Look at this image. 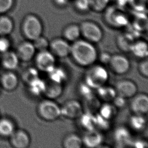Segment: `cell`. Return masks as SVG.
Instances as JSON below:
<instances>
[{"label": "cell", "instance_id": "cell-27", "mask_svg": "<svg viewBox=\"0 0 148 148\" xmlns=\"http://www.w3.org/2000/svg\"><path fill=\"white\" fill-rule=\"evenodd\" d=\"M136 40L128 32L121 34L117 37V44L118 48L123 52H130L132 45Z\"/></svg>", "mask_w": 148, "mask_h": 148}, {"label": "cell", "instance_id": "cell-25", "mask_svg": "<svg viewBox=\"0 0 148 148\" xmlns=\"http://www.w3.org/2000/svg\"><path fill=\"white\" fill-rule=\"evenodd\" d=\"M50 81L63 84L67 79L66 71L62 67L56 65L51 70L47 72Z\"/></svg>", "mask_w": 148, "mask_h": 148}, {"label": "cell", "instance_id": "cell-47", "mask_svg": "<svg viewBox=\"0 0 148 148\" xmlns=\"http://www.w3.org/2000/svg\"><path fill=\"white\" fill-rule=\"evenodd\" d=\"M117 7L119 8H123L128 6L130 0H115Z\"/></svg>", "mask_w": 148, "mask_h": 148}, {"label": "cell", "instance_id": "cell-17", "mask_svg": "<svg viewBox=\"0 0 148 148\" xmlns=\"http://www.w3.org/2000/svg\"><path fill=\"white\" fill-rule=\"evenodd\" d=\"M78 119L80 127L86 132L97 130L96 115L94 113L88 111L84 112Z\"/></svg>", "mask_w": 148, "mask_h": 148}, {"label": "cell", "instance_id": "cell-8", "mask_svg": "<svg viewBox=\"0 0 148 148\" xmlns=\"http://www.w3.org/2000/svg\"><path fill=\"white\" fill-rule=\"evenodd\" d=\"M35 62L38 70L47 73L56 65L55 56L48 50L40 51L36 56Z\"/></svg>", "mask_w": 148, "mask_h": 148}, {"label": "cell", "instance_id": "cell-32", "mask_svg": "<svg viewBox=\"0 0 148 148\" xmlns=\"http://www.w3.org/2000/svg\"><path fill=\"white\" fill-rule=\"evenodd\" d=\"M15 131V125L13 122L8 118L0 119V136H10Z\"/></svg>", "mask_w": 148, "mask_h": 148}, {"label": "cell", "instance_id": "cell-10", "mask_svg": "<svg viewBox=\"0 0 148 148\" xmlns=\"http://www.w3.org/2000/svg\"><path fill=\"white\" fill-rule=\"evenodd\" d=\"M51 52L55 57L65 58L71 52V45L64 38H55L50 42Z\"/></svg>", "mask_w": 148, "mask_h": 148}, {"label": "cell", "instance_id": "cell-36", "mask_svg": "<svg viewBox=\"0 0 148 148\" xmlns=\"http://www.w3.org/2000/svg\"><path fill=\"white\" fill-rule=\"evenodd\" d=\"M110 0H90V9L97 12L104 11L108 7Z\"/></svg>", "mask_w": 148, "mask_h": 148}, {"label": "cell", "instance_id": "cell-46", "mask_svg": "<svg viewBox=\"0 0 148 148\" xmlns=\"http://www.w3.org/2000/svg\"><path fill=\"white\" fill-rule=\"evenodd\" d=\"M131 146L134 147L135 148H147L148 147V143L143 140H132Z\"/></svg>", "mask_w": 148, "mask_h": 148}, {"label": "cell", "instance_id": "cell-42", "mask_svg": "<svg viewBox=\"0 0 148 148\" xmlns=\"http://www.w3.org/2000/svg\"><path fill=\"white\" fill-rule=\"evenodd\" d=\"M138 71L142 76L147 78L148 76V61L147 58L144 59L139 63Z\"/></svg>", "mask_w": 148, "mask_h": 148}, {"label": "cell", "instance_id": "cell-14", "mask_svg": "<svg viewBox=\"0 0 148 148\" xmlns=\"http://www.w3.org/2000/svg\"><path fill=\"white\" fill-rule=\"evenodd\" d=\"M10 143L14 148H26L30 145V137L24 130H15L10 136Z\"/></svg>", "mask_w": 148, "mask_h": 148}, {"label": "cell", "instance_id": "cell-11", "mask_svg": "<svg viewBox=\"0 0 148 148\" xmlns=\"http://www.w3.org/2000/svg\"><path fill=\"white\" fill-rule=\"evenodd\" d=\"M115 90L117 95L125 98H132L136 94L138 87L132 80L122 79L118 81L115 85Z\"/></svg>", "mask_w": 148, "mask_h": 148}, {"label": "cell", "instance_id": "cell-7", "mask_svg": "<svg viewBox=\"0 0 148 148\" xmlns=\"http://www.w3.org/2000/svg\"><path fill=\"white\" fill-rule=\"evenodd\" d=\"M60 108L61 116L71 120L78 119L84 112L83 105L75 100L67 101Z\"/></svg>", "mask_w": 148, "mask_h": 148}, {"label": "cell", "instance_id": "cell-33", "mask_svg": "<svg viewBox=\"0 0 148 148\" xmlns=\"http://www.w3.org/2000/svg\"><path fill=\"white\" fill-rule=\"evenodd\" d=\"M78 92L84 100H88L96 96L94 89L92 88L84 82L80 83L78 86Z\"/></svg>", "mask_w": 148, "mask_h": 148}, {"label": "cell", "instance_id": "cell-15", "mask_svg": "<svg viewBox=\"0 0 148 148\" xmlns=\"http://www.w3.org/2000/svg\"><path fill=\"white\" fill-rule=\"evenodd\" d=\"M36 49L32 42L25 41L21 42L17 49L16 54L19 59L28 62L32 59L35 55Z\"/></svg>", "mask_w": 148, "mask_h": 148}, {"label": "cell", "instance_id": "cell-13", "mask_svg": "<svg viewBox=\"0 0 148 148\" xmlns=\"http://www.w3.org/2000/svg\"><path fill=\"white\" fill-rule=\"evenodd\" d=\"M82 140L83 145L86 147L97 148L103 144L104 136L100 130H94L86 132Z\"/></svg>", "mask_w": 148, "mask_h": 148}, {"label": "cell", "instance_id": "cell-21", "mask_svg": "<svg viewBox=\"0 0 148 148\" xmlns=\"http://www.w3.org/2000/svg\"><path fill=\"white\" fill-rule=\"evenodd\" d=\"M1 84L3 88L7 90H14L18 84L17 76L13 72H5L2 75L1 78Z\"/></svg>", "mask_w": 148, "mask_h": 148}, {"label": "cell", "instance_id": "cell-3", "mask_svg": "<svg viewBox=\"0 0 148 148\" xmlns=\"http://www.w3.org/2000/svg\"><path fill=\"white\" fill-rule=\"evenodd\" d=\"M22 31L26 38L33 41L42 35V22L36 15L28 14L24 18L22 22Z\"/></svg>", "mask_w": 148, "mask_h": 148}, {"label": "cell", "instance_id": "cell-30", "mask_svg": "<svg viewBox=\"0 0 148 148\" xmlns=\"http://www.w3.org/2000/svg\"><path fill=\"white\" fill-rule=\"evenodd\" d=\"M117 109V108L113 104H111L110 102H106L100 106L98 113L104 118L111 120L116 116Z\"/></svg>", "mask_w": 148, "mask_h": 148}, {"label": "cell", "instance_id": "cell-28", "mask_svg": "<svg viewBox=\"0 0 148 148\" xmlns=\"http://www.w3.org/2000/svg\"><path fill=\"white\" fill-rule=\"evenodd\" d=\"M129 123L133 130L140 132L146 127L147 121L144 115L134 114L130 118Z\"/></svg>", "mask_w": 148, "mask_h": 148}, {"label": "cell", "instance_id": "cell-5", "mask_svg": "<svg viewBox=\"0 0 148 148\" xmlns=\"http://www.w3.org/2000/svg\"><path fill=\"white\" fill-rule=\"evenodd\" d=\"M37 110L39 116L47 121H55L61 116L60 106L53 100L48 99L41 101Z\"/></svg>", "mask_w": 148, "mask_h": 148}, {"label": "cell", "instance_id": "cell-18", "mask_svg": "<svg viewBox=\"0 0 148 148\" xmlns=\"http://www.w3.org/2000/svg\"><path fill=\"white\" fill-rule=\"evenodd\" d=\"M132 28L140 34L147 30V13L135 12L132 20Z\"/></svg>", "mask_w": 148, "mask_h": 148}, {"label": "cell", "instance_id": "cell-12", "mask_svg": "<svg viewBox=\"0 0 148 148\" xmlns=\"http://www.w3.org/2000/svg\"><path fill=\"white\" fill-rule=\"evenodd\" d=\"M130 108L134 114L145 115L148 111V97L145 94L136 95L132 97Z\"/></svg>", "mask_w": 148, "mask_h": 148}, {"label": "cell", "instance_id": "cell-23", "mask_svg": "<svg viewBox=\"0 0 148 148\" xmlns=\"http://www.w3.org/2000/svg\"><path fill=\"white\" fill-rule=\"evenodd\" d=\"M62 34L66 40L74 42L78 40L81 36L80 26L76 24H69L64 28Z\"/></svg>", "mask_w": 148, "mask_h": 148}, {"label": "cell", "instance_id": "cell-40", "mask_svg": "<svg viewBox=\"0 0 148 148\" xmlns=\"http://www.w3.org/2000/svg\"><path fill=\"white\" fill-rule=\"evenodd\" d=\"M74 4L79 12H88L90 9V0H74Z\"/></svg>", "mask_w": 148, "mask_h": 148}, {"label": "cell", "instance_id": "cell-26", "mask_svg": "<svg viewBox=\"0 0 148 148\" xmlns=\"http://www.w3.org/2000/svg\"><path fill=\"white\" fill-rule=\"evenodd\" d=\"M28 90L33 96L39 97L44 95L46 88V82L42 79H35L28 84Z\"/></svg>", "mask_w": 148, "mask_h": 148}, {"label": "cell", "instance_id": "cell-39", "mask_svg": "<svg viewBox=\"0 0 148 148\" xmlns=\"http://www.w3.org/2000/svg\"><path fill=\"white\" fill-rule=\"evenodd\" d=\"M84 106L88 112H92L94 113V111L99 110L100 108V104L98 99L95 96L93 98L88 99V100H84Z\"/></svg>", "mask_w": 148, "mask_h": 148}, {"label": "cell", "instance_id": "cell-19", "mask_svg": "<svg viewBox=\"0 0 148 148\" xmlns=\"http://www.w3.org/2000/svg\"><path fill=\"white\" fill-rule=\"evenodd\" d=\"M3 54L1 58V63L3 67L9 70L16 69L19 63V58L16 53L8 51Z\"/></svg>", "mask_w": 148, "mask_h": 148}, {"label": "cell", "instance_id": "cell-34", "mask_svg": "<svg viewBox=\"0 0 148 148\" xmlns=\"http://www.w3.org/2000/svg\"><path fill=\"white\" fill-rule=\"evenodd\" d=\"M148 0H130L128 6L134 12L147 13Z\"/></svg>", "mask_w": 148, "mask_h": 148}, {"label": "cell", "instance_id": "cell-6", "mask_svg": "<svg viewBox=\"0 0 148 148\" xmlns=\"http://www.w3.org/2000/svg\"><path fill=\"white\" fill-rule=\"evenodd\" d=\"M81 35L90 42L98 43L103 38V32L98 24L92 21H84L80 24Z\"/></svg>", "mask_w": 148, "mask_h": 148}, {"label": "cell", "instance_id": "cell-41", "mask_svg": "<svg viewBox=\"0 0 148 148\" xmlns=\"http://www.w3.org/2000/svg\"><path fill=\"white\" fill-rule=\"evenodd\" d=\"M14 5V0H0V14L9 11Z\"/></svg>", "mask_w": 148, "mask_h": 148}, {"label": "cell", "instance_id": "cell-1", "mask_svg": "<svg viewBox=\"0 0 148 148\" xmlns=\"http://www.w3.org/2000/svg\"><path fill=\"white\" fill-rule=\"evenodd\" d=\"M70 55L76 64L82 67H89L98 59V54L94 44L86 40H80L71 45Z\"/></svg>", "mask_w": 148, "mask_h": 148}, {"label": "cell", "instance_id": "cell-35", "mask_svg": "<svg viewBox=\"0 0 148 148\" xmlns=\"http://www.w3.org/2000/svg\"><path fill=\"white\" fill-rule=\"evenodd\" d=\"M38 77H39L38 69L34 67L26 69L22 74L23 80L27 84Z\"/></svg>", "mask_w": 148, "mask_h": 148}, {"label": "cell", "instance_id": "cell-38", "mask_svg": "<svg viewBox=\"0 0 148 148\" xmlns=\"http://www.w3.org/2000/svg\"><path fill=\"white\" fill-rule=\"evenodd\" d=\"M96 120V129L100 131H106L110 129L111 123L110 120L100 115L98 113L95 114Z\"/></svg>", "mask_w": 148, "mask_h": 148}, {"label": "cell", "instance_id": "cell-44", "mask_svg": "<svg viewBox=\"0 0 148 148\" xmlns=\"http://www.w3.org/2000/svg\"><path fill=\"white\" fill-rule=\"evenodd\" d=\"M10 47V42L5 36L0 38V52L4 53L8 51Z\"/></svg>", "mask_w": 148, "mask_h": 148}, {"label": "cell", "instance_id": "cell-24", "mask_svg": "<svg viewBox=\"0 0 148 148\" xmlns=\"http://www.w3.org/2000/svg\"><path fill=\"white\" fill-rule=\"evenodd\" d=\"M96 90L97 95L100 100L105 102H112L117 95L115 88L106 84L97 88Z\"/></svg>", "mask_w": 148, "mask_h": 148}, {"label": "cell", "instance_id": "cell-2", "mask_svg": "<svg viewBox=\"0 0 148 148\" xmlns=\"http://www.w3.org/2000/svg\"><path fill=\"white\" fill-rule=\"evenodd\" d=\"M88 67L84 74V82L94 90L106 84L109 79V74L104 66L94 64Z\"/></svg>", "mask_w": 148, "mask_h": 148}, {"label": "cell", "instance_id": "cell-37", "mask_svg": "<svg viewBox=\"0 0 148 148\" xmlns=\"http://www.w3.org/2000/svg\"><path fill=\"white\" fill-rule=\"evenodd\" d=\"M33 42L32 44L36 50L39 52L47 50L49 48L50 42L46 38L42 36V35L33 40Z\"/></svg>", "mask_w": 148, "mask_h": 148}, {"label": "cell", "instance_id": "cell-29", "mask_svg": "<svg viewBox=\"0 0 148 148\" xmlns=\"http://www.w3.org/2000/svg\"><path fill=\"white\" fill-rule=\"evenodd\" d=\"M62 144L65 148H80L84 145L82 138L75 134H71L65 136Z\"/></svg>", "mask_w": 148, "mask_h": 148}, {"label": "cell", "instance_id": "cell-31", "mask_svg": "<svg viewBox=\"0 0 148 148\" xmlns=\"http://www.w3.org/2000/svg\"><path fill=\"white\" fill-rule=\"evenodd\" d=\"M14 28L12 19L8 16H0V36H6L10 34Z\"/></svg>", "mask_w": 148, "mask_h": 148}, {"label": "cell", "instance_id": "cell-45", "mask_svg": "<svg viewBox=\"0 0 148 148\" xmlns=\"http://www.w3.org/2000/svg\"><path fill=\"white\" fill-rule=\"evenodd\" d=\"M111 55L108 52H103L100 54L99 56V60L102 64H108L110 62V59L111 57Z\"/></svg>", "mask_w": 148, "mask_h": 148}, {"label": "cell", "instance_id": "cell-4", "mask_svg": "<svg viewBox=\"0 0 148 148\" xmlns=\"http://www.w3.org/2000/svg\"><path fill=\"white\" fill-rule=\"evenodd\" d=\"M118 7H112L106 9L105 19L111 27L120 28L130 24V19L126 13Z\"/></svg>", "mask_w": 148, "mask_h": 148}, {"label": "cell", "instance_id": "cell-22", "mask_svg": "<svg viewBox=\"0 0 148 148\" xmlns=\"http://www.w3.org/2000/svg\"><path fill=\"white\" fill-rule=\"evenodd\" d=\"M63 92L62 84L49 80L46 82V88L44 95L47 98L51 100H55L62 95Z\"/></svg>", "mask_w": 148, "mask_h": 148}, {"label": "cell", "instance_id": "cell-43", "mask_svg": "<svg viewBox=\"0 0 148 148\" xmlns=\"http://www.w3.org/2000/svg\"><path fill=\"white\" fill-rule=\"evenodd\" d=\"M112 102L116 108H124L127 104V99L117 95Z\"/></svg>", "mask_w": 148, "mask_h": 148}, {"label": "cell", "instance_id": "cell-9", "mask_svg": "<svg viewBox=\"0 0 148 148\" xmlns=\"http://www.w3.org/2000/svg\"><path fill=\"white\" fill-rule=\"evenodd\" d=\"M108 65L111 70L115 74L123 75L126 74L130 68V60L121 54H115L111 56Z\"/></svg>", "mask_w": 148, "mask_h": 148}, {"label": "cell", "instance_id": "cell-16", "mask_svg": "<svg viewBox=\"0 0 148 148\" xmlns=\"http://www.w3.org/2000/svg\"><path fill=\"white\" fill-rule=\"evenodd\" d=\"M113 136L115 143L120 147L131 145L133 140L130 130L123 126L116 128L114 131Z\"/></svg>", "mask_w": 148, "mask_h": 148}, {"label": "cell", "instance_id": "cell-48", "mask_svg": "<svg viewBox=\"0 0 148 148\" xmlns=\"http://www.w3.org/2000/svg\"><path fill=\"white\" fill-rule=\"evenodd\" d=\"M69 0H54L55 4L59 7H65L68 5Z\"/></svg>", "mask_w": 148, "mask_h": 148}, {"label": "cell", "instance_id": "cell-20", "mask_svg": "<svg viewBox=\"0 0 148 148\" xmlns=\"http://www.w3.org/2000/svg\"><path fill=\"white\" fill-rule=\"evenodd\" d=\"M130 52L136 58L141 59L147 58L148 55V44L144 40H136L132 45Z\"/></svg>", "mask_w": 148, "mask_h": 148}]
</instances>
